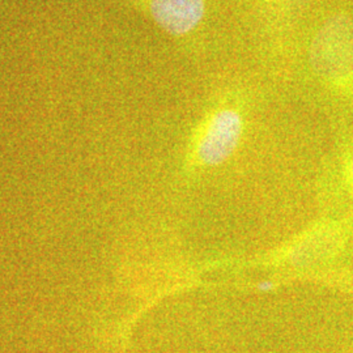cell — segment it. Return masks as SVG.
Wrapping results in <instances>:
<instances>
[{"instance_id":"obj_1","label":"cell","mask_w":353,"mask_h":353,"mask_svg":"<svg viewBox=\"0 0 353 353\" xmlns=\"http://www.w3.org/2000/svg\"><path fill=\"white\" fill-rule=\"evenodd\" d=\"M312 65L319 75L341 79L353 74V23L338 16L318 32L310 50Z\"/></svg>"},{"instance_id":"obj_2","label":"cell","mask_w":353,"mask_h":353,"mask_svg":"<svg viewBox=\"0 0 353 353\" xmlns=\"http://www.w3.org/2000/svg\"><path fill=\"white\" fill-rule=\"evenodd\" d=\"M242 132L241 117L233 110L216 114L199 145V157L204 164L225 161L236 150Z\"/></svg>"},{"instance_id":"obj_3","label":"cell","mask_w":353,"mask_h":353,"mask_svg":"<svg viewBox=\"0 0 353 353\" xmlns=\"http://www.w3.org/2000/svg\"><path fill=\"white\" fill-rule=\"evenodd\" d=\"M152 16L172 34H185L201 23L203 0H152Z\"/></svg>"},{"instance_id":"obj_4","label":"cell","mask_w":353,"mask_h":353,"mask_svg":"<svg viewBox=\"0 0 353 353\" xmlns=\"http://www.w3.org/2000/svg\"><path fill=\"white\" fill-rule=\"evenodd\" d=\"M271 287H272V284L270 281H263V283L259 284V290H270Z\"/></svg>"}]
</instances>
